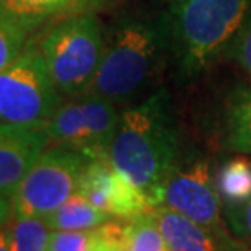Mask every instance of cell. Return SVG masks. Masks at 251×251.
<instances>
[{"label":"cell","instance_id":"cell-15","mask_svg":"<svg viewBox=\"0 0 251 251\" xmlns=\"http://www.w3.org/2000/svg\"><path fill=\"white\" fill-rule=\"evenodd\" d=\"M217 188L224 204H237L251 198V161L237 156L219 170Z\"/></svg>","mask_w":251,"mask_h":251},{"label":"cell","instance_id":"cell-22","mask_svg":"<svg viewBox=\"0 0 251 251\" xmlns=\"http://www.w3.org/2000/svg\"><path fill=\"white\" fill-rule=\"evenodd\" d=\"M89 230H52L46 251H88Z\"/></svg>","mask_w":251,"mask_h":251},{"label":"cell","instance_id":"cell-4","mask_svg":"<svg viewBox=\"0 0 251 251\" xmlns=\"http://www.w3.org/2000/svg\"><path fill=\"white\" fill-rule=\"evenodd\" d=\"M104 33L96 13H76L55 21L42 36L41 52L63 98L91 91L102 58Z\"/></svg>","mask_w":251,"mask_h":251},{"label":"cell","instance_id":"cell-5","mask_svg":"<svg viewBox=\"0 0 251 251\" xmlns=\"http://www.w3.org/2000/svg\"><path fill=\"white\" fill-rule=\"evenodd\" d=\"M62 102L41 44L31 37L17 60L0 72V124L44 128Z\"/></svg>","mask_w":251,"mask_h":251},{"label":"cell","instance_id":"cell-3","mask_svg":"<svg viewBox=\"0 0 251 251\" xmlns=\"http://www.w3.org/2000/svg\"><path fill=\"white\" fill-rule=\"evenodd\" d=\"M162 18L178 75L195 78L224 52L251 13V0H164Z\"/></svg>","mask_w":251,"mask_h":251},{"label":"cell","instance_id":"cell-10","mask_svg":"<svg viewBox=\"0 0 251 251\" xmlns=\"http://www.w3.org/2000/svg\"><path fill=\"white\" fill-rule=\"evenodd\" d=\"M49 143L44 128L0 124V191L13 196Z\"/></svg>","mask_w":251,"mask_h":251},{"label":"cell","instance_id":"cell-8","mask_svg":"<svg viewBox=\"0 0 251 251\" xmlns=\"http://www.w3.org/2000/svg\"><path fill=\"white\" fill-rule=\"evenodd\" d=\"M148 200L151 207L165 206L204 226H224V201L206 157H180Z\"/></svg>","mask_w":251,"mask_h":251},{"label":"cell","instance_id":"cell-17","mask_svg":"<svg viewBox=\"0 0 251 251\" xmlns=\"http://www.w3.org/2000/svg\"><path fill=\"white\" fill-rule=\"evenodd\" d=\"M125 251H172L149 209L126 221Z\"/></svg>","mask_w":251,"mask_h":251},{"label":"cell","instance_id":"cell-21","mask_svg":"<svg viewBox=\"0 0 251 251\" xmlns=\"http://www.w3.org/2000/svg\"><path fill=\"white\" fill-rule=\"evenodd\" d=\"M228 54L235 63L251 76V13L238 29L237 36L233 37L228 47Z\"/></svg>","mask_w":251,"mask_h":251},{"label":"cell","instance_id":"cell-2","mask_svg":"<svg viewBox=\"0 0 251 251\" xmlns=\"http://www.w3.org/2000/svg\"><path fill=\"white\" fill-rule=\"evenodd\" d=\"M170 54L164 18L125 13L104 33V50L89 93L117 105L126 104L151 88Z\"/></svg>","mask_w":251,"mask_h":251},{"label":"cell","instance_id":"cell-14","mask_svg":"<svg viewBox=\"0 0 251 251\" xmlns=\"http://www.w3.org/2000/svg\"><path fill=\"white\" fill-rule=\"evenodd\" d=\"M222 144L227 151L251 154V86L235 91L230 98Z\"/></svg>","mask_w":251,"mask_h":251},{"label":"cell","instance_id":"cell-11","mask_svg":"<svg viewBox=\"0 0 251 251\" xmlns=\"http://www.w3.org/2000/svg\"><path fill=\"white\" fill-rule=\"evenodd\" d=\"M151 211L172 251H240V242L226 226H204L165 206Z\"/></svg>","mask_w":251,"mask_h":251},{"label":"cell","instance_id":"cell-23","mask_svg":"<svg viewBox=\"0 0 251 251\" xmlns=\"http://www.w3.org/2000/svg\"><path fill=\"white\" fill-rule=\"evenodd\" d=\"M13 216V206H12V196L5 195L0 191V228L8 226Z\"/></svg>","mask_w":251,"mask_h":251},{"label":"cell","instance_id":"cell-1","mask_svg":"<svg viewBox=\"0 0 251 251\" xmlns=\"http://www.w3.org/2000/svg\"><path fill=\"white\" fill-rule=\"evenodd\" d=\"M178 159L180 128L167 91H154L143 102L120 112L109 161L146 196Z\"/></svg>","mask_w":251,"mask_h":251},{"label":"cell","instance_id":"cell-26","mask_svg":"<svg viewBox=\"0 0 251 251\" xmlns=\"http://www.w3.org/2000/svg\"><path fill=\"white\" fill-rule=\"evenodd\" d=\"M247 251H251V250H247Z\"/></svg>","mask_w":251,"mask_h":251},{"label":"cell","instance_id":"cell-13","mask_svg":"<svg viewBox=\"0 0 251 251\" xmlns=\"http://www.w3.org/2000/svg\"><path fill=\"white\" fill-rule=\"evenodd\" d=\"M110 217L83 195L75 193L60 207L42 219L50 230H93L110 221Z\"/></svg>","mask_w":251,"mask_h":251},{"label":"cell","instance_id":"cell-25","mask_svg":"<svg viewBox=\"0 0 251 251\" xmlns=\"http://www.w3.org/2000/svg\"><path fill=\"white\" fill-rule=\"evenodd\" d=\"M0 251H12L10 250V237H8L7 226L0 228Z\"/></svg>","mask_w":251,"mask_h":251},{"label":"cell","instance_id":"cell-19","mask_svg":"<svg viewBox=\"0 0 251 251\" xmlns=\"http://www.w3.org/2000/svg\"><path fill=\"white\" fill-rule=\"evenodd\" d=\"M126 221L117 219L89 230L88 251H125Z\"/></svg>","mask_w":251,"mask_h":251},{"label":"cell","instance_id":"cell-24","mask_svg":"<svg viewBox=\"0 0 251 251\" xmlns=\"http://www.w3.org/2000/svg\"><path fill=\"white\" fill-rule=\"evenodd\" d=\"M114 2V0H79V13H96Z\"/></svg>","mask_w":251,"mask_h":251},{"label":"cell","instance_id":"cell-6","mask_svg":"<svg viewBox=\"0 0 251 251\" xmlns=\"http://www.w3.org/2000/svg\"><path fill=\"white\" fill-rule=\"evenodd\" d=\"M91 159L76 149L46 148L12 196L13 216L44 217L60 207L79 188Z\"/></svg>","mask_w":251,"mask_h":251},{"label":"cell","instance_id":"cell-20","mask_svg":"<svg viewBox=\"0 0 251 251\" xmlns=\"http://www.w3.org/2000/svg\"><path fill=\"white\" fill-rule=\"evenodd\" d=\"M226 224L235 237L251 242V198L237 204H224Z\"/></svg>","mask_w":251,"mask_h":251},{"label":"cell","instance_id":"cell-7","mask_svg":"<svg viewBox=\"0 0 251 251\" xmlns=\"http://www.w3.org/2000/svg\"><path fill=\"white\" fill-rule=\"evenodd\" d=\"M68 99L44 126L49 141L76 149L91 161L109 159L120 119L119 105L94 93Z\"/></svg>","mask_w":251,"mask_h":251},{"label":"cell","instance_id":"cell-9","mask_svg":"<svg viewBox=\"0 0 251 251\" xmlns=\"http://www.w3.org/2000/svg\"><path fill=\"white\" fill-rule=\"evenodd\" d=\"M76 193L122 221H130L151 209L146 193L122 175L109 159L89 161Z\"/></svg>","mask_w":251,"mask_h":251},{"label":"cell","instance_id":"cell-12","mask_svg":"<svg viewBox=\"0 0 251 251\" xmlns=\"http://www.w3.org/2000/svg\"><path fill=\"white\" fill-rule=\"evenodd\" d=\"M0 12L33 36L50 21L79 13V0H0Z\"/></svg>","mask_w":251,"mask_h":251},{"label":"cell","instance_id":"cell-18","mask_svg":"<svg viewBox=\"0 0 251 251\" xmlns=\"http://www.w3.org/2000/svg\"><path fill=\"white\" fill-rule=\"evenodd\" d=\"M31 37L28 31L0 12V72L17 60Z\"/></svg>","mask_w":251,"mask_h":251},{"label":"cell","instance_id":"cell-16","mask_svg":"<svg viewBox=\"0 0 251 251\" xmlns=\"http://www.w3.org/2000/svg\"><path fill=\"white\" fill-rule=\"evenodd\" d=\"M10 250L12 251H46L50 238V228L42 217L12 216L8 222Z\"/></svg>","mask_w":251,"mask_h":251}]
</instances>
